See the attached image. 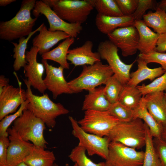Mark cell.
I'll use <instances>...</instances> for the list:
<instances>
[{
  "label": "cell",
  "instance_id": "cell-1",
  "mask_svg": "<svg viewBox=\"0 0 166 166\" xmlns=\"http://www.w3.org/2000/svg\"><path fill=\"white\" fill-rule=\"evenodd\" d=\"M36 0H23L19 11L10 20L0 22V38L9 41L28 36L38 18H33L31 12L34 9Z\"/></svg>",
  "mask_w": 166,
  "mask_h": 166
},
{
  "label": "cell",
  "instance_id": "cell-2",
  "mask_svg": "<svg viewBox=\"0 0 166 166\" xmlns=\"http://www.w3.org/2000/svg\"><path fill=\"white\" fill-rule=\"evenodd\" d=\"M23 80L27 87L26 98L29 101L26 109L42 120L48 128H53L56 124L57 117L67 114L69 110L60 103L53 102L47 93L41 96L34 94L27 79H23Z\"/></svg>",
  "mask_w": 166,
  "mask_h": 166
},
{
  "label": "cell",
  "instance_id": "cell-3",
  "mask_svg": "<svg viewBox=\"0 0 166 166\" xmlns=\"http://www.w3.org/2000/svg\"><path fill=\"white\" fill-rule=\"evenodd\" d=\"M108 137L111 142L120 143L136 150L140 149L145 145V123L137 118L128 122H120L112 129Z\"/></svg>",
  "mask_w": 166,
  "mask_h": 166
},
{
  "label": "cell",
  "instance_id": "cell-4",
  "mask_svg": "<svg viewBox=\"0 0 166 166\" xmlns=\"http://www.w3.org/2000/svg\"><path fill=\"white\" fill-rule=\"evenodd\" d=\"M114 74L108 64L101 61L92 65H85L77 77L68 82L69 86L74 93L93 89L99 85H105L108 79Z\"/></svg>",
  "mask_w": 166,
  "mask_h": 166
},
{
  "label": "cell",
  "instance_id": "cell-5",
  "mask_svg": "<svg viewBox=\"0 0 166 166\" xmlns=\"http://www.w3.org/2000/svg\"><path fill=\"white\" fill-rule=\"evenodd\" d=\"M64 20L81 24L94 7L90 0H42Z\"/></svg>",
  "mask_w": 166,
  "mask_h": 166
},
{
  "label": "cell",
  "instance_id": "cell-6",
  "mask_svg": "<svg viewBox=\"0 0 166 166\" xmlns=\"http://www.w3.org/2000/svg\"><path fill=\"white\" fill-rule=\"evenodd\" d=\"M12 127L24 140L45 149L48 142L44 136L46 125L31 111L25 109L22 114L13 122Z\"/></svg>",
  "mask_w": 166,
  "mask_h": 166
},
{
  "label": "cell",
  "instance_id": "cell-7",
  "mask_svg": "<svg viewBox=\"0 0 166 166\" xmlns=\"http://www.w3.org/2000/svg\"><path fill=\"white\" fill-rule=\"evenodd\" d=\"M120 121L108 111L87 110L84 116L77 121L85 132L100 137L108 136L113 128Z\"/></svg>",
  "mask_w": 166,
  "mask_h": 166
},
{
  "label": "cell",
  "instance_id": "cell-8",
  "mask_svg": "<svg viewBox=\"0 0 166 166\" xmlns=\"http://www.w3.org/2000/svg\"><path fill=\"white\" fill-rule=\"evenodd\" d=\"M72 128V134L79 140L78 145L84 147L89 156L97 155L105 160L107 157L111 142L107 136L100 137L83 130L77 121L69 116Z\"/></svg>",
  "mask_w": 166,
  "mask_h": 166
},
{
  "label": "cell",
  "instance_id": "cell-9",
  "mask_svg": "<svg viewBox=\"0 0 166 166\" xmlns=\"http://www.w3.org/2000/svg\"><path fill=\"white\" fill-rule=\"evenodd\" d=\"M118 49L109 40H105L99 43L97 52L101 59L107 61L114 75L121 83L125 85L130 79V71L136 60L130 64H125L119 56Z\"/></svg>",
  "mask_w": 166,
  "mask_h": 166
},
{
  "label": "cell",
  "instance_id": "cell-10",
  "mask_svg": "<svg viewBox=\"0 0 166 166\" xmlns=\"http://www.w3.org/2000/svg\"><path fill=\"white\" fill-rule=\"evenodd\" d=\"M144 152L111 141L105 166H142Z\"/></svg>",
  "mask_w": 166,
  "mask_h": 166
},
{
  "label": "cell",
  "instance_id": "cell-11",
  "mask_svg": "<svg viewBox=\"0 0 166 166\" xmlns=\"http://www.w3.org/2000/svg\"><path fill=\"white\" fill-rule=\"evenodd\" d=\"M32 14L37 18L41 14L44 15L49 24L48 30L51 32L61 31L75 38L83 29L81 24L69 23L62 19L42 0L36 1Z\"/></svg>",
  "mask_w": 166,
  "mask_h": 166
},
{
  "label": "cell",
  "instance_id": "cell-12",
  "mask_svg": "<svg viewBox=\"0 0 166 166\" xmlns=\"http://www.w3.org/2000/svg\"><path fill=\"white\" fill-rule=\"evenodd\" d=\"M107 35L124 57L133 55L138 50L139 34L133 25L118 28Z\"/></svg>",
  "mask_w": 166,
  "mask_h": 166
},
{
  "label": "cell",
  "instance_id": "cell-13",
  "mask_svg": "<svg viewBox=\"0 0 166 166\" xmlns=\"http://www.w3.org/2000/svg\"><path fill=\"white\" fill-rule=\"evenodd\" d=\"M14 74L17 80L19 87L9 84L0 94V121L6 116L16 112L22 102L27 100L26 91L22 88V83L16 73L14 72Z\"/></svg>",
  "mask_w": 166,
  "mask_h": 166
},
{
  "label": "cell",
  "instance_id": "cell-14",
  "mask_svg": "<svg viewBox=\"0 0 166 166\" xmlns=\"http://www.w3.org/2000/svg\"><path fill=\"white\" fill-rule=\"evenodd\" d=\"M39 50L37 47L33 46L29 51H26L25 58L27 63L24 67V71L26 78L31 86L44 94L47 89L42 78L45 68L42 63L37 61Z\"/></svg>",
  "mask_w": 166,
  "mask_h": 166
},
{
  "label": "cell",
  "instance_id": "cell-15",
  "mask_svg": "<svg viewBox=\"0 0 166 166\" xmlns=\"http://www.w3.org/2000/svg\"><path fill=\"white\" fill-rule=\"evenodd\" d=\"M41 61L46 71L44 83L47 89L51 92L53 99H56L62 94L74 93L65 78L63 74L64 69L63 67L61 66L58 67L53 66L49 65L46 60L42 59Z\"/></svg>",
  "mask_w": 166,
  "mask_h": 166
},
{
  "label": "cell",
  "instance_id": "cell-16",
  "mask_svg": "<svg viewBox=\"0 0 166 166\" xmlns=\"http://www.w3.org/2000/svg\"><path fill=\"white\" fill-rule=\"evenodd\" d=\"M10 144L7 149V166H17L23 162L34 145L24 140L13 127L7 130Z\"/></svg>",
  "mask_w": 166,
  "mask_h": 166
},
{
  "label": "cell",
  "instance_id": "cell-17",
  "mask_svg": "<svg viewBox=\"0 0 166 166\" xmlns=\"http://www.w3.org/2000/svg\"><path fill=\"white\" fill-rule=\"evenodd\" d=\"M93 44L90 40H87L81 46L69 49L67 60L75 66L92 65L101 61L100 55L98 52H93Z\"/></svg>",
  "mask_w": 166,
  "mask_h": 166
},
{
  "label": "cell",
  "instance_id": "cell-18",
  "mask_svg": "<svg viewBox=\"0 0 166 166\" xmlns=\"http://www.w3.org/2000/svg\"><path fill=\"white\" fill-rule=\"evenodd\" d=\"M42 24L39 34L32 40L33 46L38 48V53L41 55L49 51L50 49L60 41L70 37L65 33L61 31L51 32L44 23Z\"/></svg>",
  "mask_w": 166,
  "mask_h": 166
},
{
  "label": "cell",
  "instance_id": "cell-19",
  "mask_svg": "<svg viewBox=\"0 0 166 166\" xmlns=\"http://www.w3.org/2000/svg\"><path fill=\"white\" fill-rule=\"evenodd\" d=\"M146 108L162 127L166 126V100L164 92H154L144 96Z\"/></svg>",
  "mask_w": 166,
  "mask_h": 166
},
{
  "label": "cell",
  "instance_id": "cell-20",
  "mask_svg": "<svg viewBox=\"0 0 166 166\" xmlns=\"http://www.w3.org/2000/svg\"><path fill=\"white\" fill-rule=\"evenodd\" d=\"M134 21L132 15L107 16L97 14L95 24L100 32L108 35L118 28L133 25Z\"/></svg>",
  "mask_w": 166,
  "mask_h": 166
},
{
  "label": "cell",
  "instance_id": "cell-21",
  "mask_svg": "<svg viewBox=\"0 0 166 166\" xmlns=\"http://www.w3.org/2000/svg\"><path fill=\"white\" fill-rule=\"evenodd\" d=\"M139 36L138 50L140 53L155 51L159 34L152 31L143 20H135L133 25Z\"/></svg>",
  "mask_w": 166,
  "mask_h": 166
},
{
  "label": "cell",
  "instance_id": "cell-22",
  "mask_svg": "<svg viewBox=\"0 0 166 166\" xmlns=\"http://www.w3.org/2000/svg\"><path fill=\"white\" fill-rule=\"evenodd\" d=\"M137 69L130 74V79L126 84L136 86L142 81L147 79L153 81L163 75L166 71L161 67L151 69L143 60L138 58L136 59Z\"/></svg>",
  "mask_w": 166,
  "mask_h": 166
},
{
  "label": "cell",
  "instance_id": "cell-23",
  "mask_svg": "<svg viewBox=\"0 0 166 166\" xmlns=\"http://www.w3.org/2000/svg\"><path fill=\"white\" fill-rule=\"evenodd\" d=\"M104 88V86H101L88 91V93L85 96L82 110H109L112 104L105 95Z\"/></svg>",
  "mask_w": 166,
  "mask_h": 166
},
{
  "label": "cell",
  "instance_id": "cell-24",
  "mask_svg": "<svg viewBox=\"0 0 166 166\" xmlns=\"http://www.w3.org/2000/svg\"><path fill=\"white\" fill-rule=\"evenodd\" d=\"M74 38L70 37L64 40L55 48L43 54L42 59L51 60L59 64L64 69H69V65L67 60L69 48L74 42Z\"/></svg>",
  "mask_w": 166,
  "mask_h": 166
},
{
  "label": "cell",
  "instance_id": "cell-25",
  "mask_svg": "<svg viewBox=\"0 0 166 166\" xmlns=\"http://www.w3.org/2000/svg\"><path fill=\"white\" fill-rule=\"evenodd\" d=\"M56 160L53 151L35 146L23 161L28 166H53Z\"/></svg>",
  "mask_w": 166,
  "mask_h": 166
},
{
  "label": "cell",
  "instance_id": "cell-26",
  "mask_svg": "<svg viewBox=\"0 0 166 166\" xmlns=\"http://www.w3.org/2000/svg\"><path fill=\"white\" fill-rule=\"evenodd\" d=\"M144 96H142L140 105L134 110V117L140 119L146 124L153 138H161L163 127L148 111L145 105Z\"/></svg>",
  "mask_w": 166,
  "mask_h": 166
},
{
  "label": "cell",
  "instance_id": "cell-27",
  "mask_svg": "<svg viewBox=\"0 0 166 166\" xmlns=\"http://www.w3.org/2000/svg\"><path fill=\"white\" fill-rule=\"evenodd\" d=\"M42 24L37 29L33 31L26 38L23 37L19 39L18 43L11 42L14 46L13 49V58L14 61L13 67L15 71H19L21 68L24 67L27 62L26 60L25 55L27 43L32 36L38 31H39Z\"/></svg>",
  "mask_w": 166,
  "mask_h": 166
},
{
  "label": "cell",
  "instance_id": "cell-28",
  "mask_svg": "<svg viewBox=\"0 0 166 166\" xmlns=\"http://www.w3.org/2000/svg\"><path fill=\"white\" fill-rule=\"evenodd\" d=\"M142 97L136 86L126 84L124 86L118 102L134 111L139 107Z\"/></svg>",
  "mask_w": 166,
  "mask_h": 166
},
{
  "label": "cell",
  "instance_id": "cell-29",
  "mask_svg": "<svg viewBox=\"0 0 166 166\" xmlns=\"http://www.w3.org/2000/svg\"><path fill=\"white\" fill-rule=\"evenodd\" d=\"M143 21L149 27L160 34L166 33V12L157 8L155 12L149 11L143 17Z\"/></svg>",
  "mask_w": 166,
  "mask_h": 166
},
{
  "label": "cell",
  "instance_id": "cell-30",
  "mask_svg": "<svg viewBox=\"0 0 166 166\" xmlns=\"http://www.w3.org/2000/svg\"><path fill=\"white\" fill-rule=\"evenodd\" d=\"M145 124L146 129L145 151L142 166H162L154 145L153 137L148 126L145 123Z\"/></svg>",
  "mask_w": 166,
  "mask_h": 166
},
{
  "label": "cell",
  "instance_id": "cell-31",
  "mask_svg": "<svg viewBox=\"0 0 166 166\" xmlns=\"http://www.w3.org/2000/svg\"><path fill=\"white\" fill-rule=\"evenodd\" d=\"M97 14L107 16H124L115 0H90Z\"/></svg>",
  "mask_w": 166,
  "mask_h": 166
},
{
  "label": "cell",
  "instance_id": "cell-32",
  "mask_svg": "<svg viewBox=\"0 0 166 166\" xmlns=\"http://www.w3.org/2000/svg\"><path fill=\"white\" fill-rule=\"evenodd\" d=\"M104 92L106 98L112 104L118 102L124 86L113 74L105 84Z\"/></svg>",
  "mask_w": 166,
  "mask_h": 166
},
{
  "label": "cell",
  "instance_id": "cell-33",
  "mask_svg": "<svg viewBox=\"0 0 166 166\" xmlns=\"http://www.w3.org/2000/svg\"><path fill=\"white\" fill-rule=\"evenodd\" d=\"M86 150L83 147L77 145L72 150L68 156L77 166H105V162L94 163L87 156Z\"/></svg>",
  "mask_w": 166,
  "mask_h": 166
},
{
  "label": "cell",
  "instance_id": "cell-34",
  "mask_svg": "<svg viewBox=\"0 0 166 166\" xmlns=\"http://www.w3.org/2000/svg\"><path fill=\"white\" fill-rule=\"evenodd\" d=\"M142 96L157 92L166 91V71L160 76L156 78L150 84L136 86Z\"/></svg>",
  "mask_w": 166,
  "mask_h": 166
},
{
  "label": "cell",
  "instance_id": "cell-35",
  "mask_svg": "<svg viewBox=\"0 0 166 166\" xmlns=\"http://www.w3.org/2000/svg\"><path fill=\"white\" fill-rule=\"evenodd\" d=\"M108 111L120 122L129 121L135 118L134 111L118 102L112 104Z\"/></svg>",
  "mask_w": 166,
  "mask_h": 166
},
{
  "label": "cell",
  "instance_id": "cell-36",
  "mask_svg": "<svg viewBox=\"0 0 166 166\" xmlns=\"http://www.w3.org/2000/svg\"><path fill=\"white\" fill-rule=\"evenodd\" d=\"M27 99L22 102L19 109L13 114L5 116L0 122V136L8 137L9 134L7 130L11 124L23 114L24 110L29 103Z\"/></svg>",
  "mask_w": 166,
  "mask_h": 166
},
{
  "label": "cell",
  "instance_id": "cell-37",
  "mask_svg": "<svg viewBox=\"0 0 166 166\" xmlns=\"http://www.w3.org/2000/svg\"><path fill=\"white\" fill-rule=\"evenodd\" d=\"M138 57L144 60L147 64L155 63L160 64L166 71V53L154 51L146 53H140Z\"/></svg>",
  "mask_w": 166,
  "mask_h": 166
},
{
  "label": "cell",
  "instance_id": "cell-38",
  "mask_svg": "<svg viewBox=\"0 0 166 166\" xmlns=\"http://www.w3.org/2000/svg\"><path fill=\"white\" fill-rule=\"evenodd\" d=\"M158 3L153 0H138L136 9L132 15L135 20H141L146 11L150 9L156 10Z\"/></svg>",
  "mask_w": 166,
  "mask_h": 166
},
{
  "label": "cell",
  "instance_id": "cell-39",
  "mask_svg": "<svg viewBox=\"0 0 166 166\" xmlns=\"http://www.w3.org/2000/svg\"><path fill=\"white\" fill-rule=\"evenodd\" d=\"M124 16L132 15L136 10L138 0H115Z\"/></svg>",
  "mask_w": 166,
  "mask_h": 166
},
{
  "label": "cell",
  "instance_id": "cell-40",
  "mask_svg": "<svg viewBox=\"0 0 166 166\" xmlns=\"http://www.w3.org/2000/svg\"><path fill=\"white\" fill-rule=\"evenodd\" d=\"M153 141L162 166H166V140L162 138H153Z\"/></svg>",
  "mask_w": 166,
  "mask_h": 166
},
{
  "label": "cell",
  "instance_id": "cell-41",
  "mask_svg": "<svg viewBox=\"0 0 166 166\" xmlns=\"http://www.w3.org/2000/svg\"><path fill=\"white\" fill-rule=\"evenodd\" d=\"M9 144L8 137L0 136V166H7V149Z\"/></svg>",
  "mask_w": 166,
  "mask_h": 166
},
{
  "label": "cell",
  "instance_id": "cell-42",
  "mask_svg": "<svg viewBox=\"0 0 166 166\" xmlns=\"http://www.w3.org/2000/svg\"><path fill=\"white\" fill-rule=\"evenodd\" d=\"M155 51L161 53L166 51V33L159 34Z\"/></svg>",
  "mask_w": 166,
  "mask_h": 166
},
{
  "label": "cell",
  "instance_id": "cell-43",
  "mask_svg": "<svg viewBox=\"0 0 166 166\" xmlns=\"http://www.w3.org/2000/svg\"><path fill=\"white\" fill-rule=\"evenodd\" d=\"M9 79L4 75L0 76V94L2 91L3 88L9 84Z\"/></svg>",
  "mask_w": 166,
  "mask_h": 166
},
{
  "label": "cell",
  "instance_id": "cell-44",
  "mask_svg": "<svg viewBox=\"0 0 166 166\" xmlns=\"http://www.w3.org/2000/svg\"><path fill=\"white\" fill-rule=\"evenodd\" d=\"M157 8L164 10L166 12V0H161L158 3Z\"/></svg>",
  "mask_w": 166,
  "mask_h": 166
},
{
  "label": "cell",
  "instance_id": "cell-45",
  "mask_svg": "<svg viewBox=\"0 0 166 166\" xmlns=\"http://www.w3.org/2000/svg\"><path fill=\"white\" fill-rule=\"evenodd\" d=\"M16 1V0H0V6H5Z\"/></svg>",
  "mask_w": 166,
  "mask_h": 166
},
{
  "label": "cell",
  "instance_id": "cell-46",
  "mask_svg": "<svg viewBox=\"0 0 166 166\" xmlns=\"http://www.w3.org/2000/svg\"><path fill=\"white\" fill-rule=\"evenodd\" d=\"M161 137L166 140V126L163 127L162 128Z\"/></svg>",
  "mask_w": 166,
  "mask_h": 166
},
{
  "label": "cell",
  "instance_id": "cell-47",
  "mask_svg": "<svg viewBox=\"0 0 166 166\" xmlns=\"http://www.w3.org/2000/svg\"><path fill=\"white\" fill-rule=\"evenodd\" d=\"M17 166H28L24 162H23L19 164H18Z\"/></svg>",
  "mask_w": 166,
  "mask_h": 166
},
{
  "label": "cell",
  "instance_id": "cell-48",
  "mask_svg": "<svg viewBox=\"0 0 166 166\" xmlns=\"http://www.w3.org/2000/svg\"><path fill=\"white\" fill-rule=\"evenodd\" d=\"M64 166H70L69 165V164L68 163L66 164ZM72 166H77V164L76 163H75L73 165H72Z\"/></svg>",
  "mask_w": 166,
  "mask_h": 166
},
{
  "label": "cell",
  "instance_id": "cell-49",
  "mask_svg": "<svg viewBox=\"0 0 166 166\" xmlns=\"http://www.w3.org/2000/svg\"><path fill=\"white\" fill-rule=\"evenodd\" d=\"M164 95L166 100V91H165V92H164Z\"/></svg>",
  "mask_w": 166,
  "mask_h": 166
},
{
  "label": "cell",
  "instance_id": "cell-50",
  "mask_svg": "<svg viewBox=\"0 0 166 166\" xmlns=\"http://www.w3.org/2000/svg\"><path fill=\"white\" fill-rule=\"evenodd\" d=\"M53 166H58V165L57 164L54 163Z\"/></svg>",
  "mask_w": 166,
  "mask_h": 166
}]
</instances>
